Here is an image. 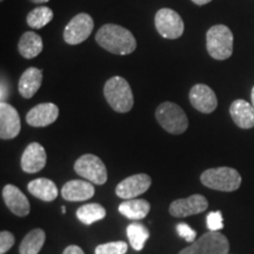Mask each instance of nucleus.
Masks as SVG:
<instances>
[{
    "label": "nucleus",
    "instance_id": "37",
    "mask_svg": "<svg viewBox=\"0 0 254 254\" xmlns=\"http://www.w3.org/2000/svg\"><path fill=\"white\" fill-rule=\"evenodd\" d=\"M1 1H2V0H1Z\"/></svg>",
    "mask_w": 254,
    "mask_h": 254
},
{
    "label": "nucleus",
    "instance_id": "28",
    "mask_svg": "<svg viewBox=\"0 0 254 254\" xmlns=\"http://www.w3.org/2000/svg\"><path fill=\"white\" fill-rule=\"evenodd\" d=\"M206 224H207V228L211 232H219L224 228V219H222V214L220 211H215L208 213L207 218H206Z\"/></svg>",
    "mask_w": 254,
    "mask_h": 254
},
{
    "label": "nucleus",
    "instance_id": "13",
    "mask_svg": "<svg viewBox=\"0 0 254 254\" xmlns=\"http://www.w3.org/2000/svg\"><path fill=\"white\" fill-rule=\"evenodd\" d=\"M190 105L199 112L208 114L215 111L218 99L214 91L205 84H196L190 91Z\"/></svg>",
    "mask_w": 254,
    "mask_h": 254
},
{
    "label": "nucleus",
    "instance_id": "22",
    "mask_svg": "<svg viewBox=\"0 0 254 254\" xmlns=\"http://www.w3.org/2000/svg\"><path fill=\"white\" fill-rule=\"evenodd\" d=\"M150 202L144 199L125 200L119 205L120 214L128 219H132V220L144 219L150 212Z\"/></svg>",
    "mask_w": 254,
    "mask_h": 254
},
{
    "label": "nucleus",
    "instance_id": "14",
    "mask_svg": "<svg viewBox=\"0 0 254 254\" xmlns=\"http://www.w3.org/2000/svg\"><path fill=\"white\" fill-rule=\"evenodd\" d=\"M59 107L53 103H44L34 106L26 116V122L33 127H46L58 119Z\"/></svg>",
    "mask_w": 254,
    "mask_h": 254
},
{
    "label": "nucleus",
    "instance_id": "19",
    "mask_svg": "<svg viewBox=\"0 0 254 254\" xmlns=\"http://www.w3.org/2000/svg\"><path fill=\"white\" fill-rule=\"evenodd\" d=\"M43 84V71L37 67H28L18 82V91L25 99H30L37 93Z\"/></svg>",
    "mask_w": 254,
    "mask_h": 254
},
{
    "label": "nucleus",
    "instance_id": "15",
    "mask_svg": "<svg viewBox=\"0 0 254 254\" xmlns=\"http://www.w3.org/2000/svg\"><path fill=\"white\" fill-rule=\"evenodd\" d=\"M45 148L39 142H31L21 155V168L26 173H37L46 165Z\"/></svg>",
    "mask_w": 254,
    "mask_h": 254
},
{
    "label": "nucleus",
    "instance_id": "3",
    "mask_svg": "<svg viewBox=\"0 0 254 254\" xmlns=\"http://www.w3.org/2000/svg\"><path fill=\"white\" fill-rule=\"evenodd\" d=\"M202 185L221 192H233L241 185V176L232 167L208 168L200 177Z\"/></svg>",
    "mask_w": 254,
    "mask_h": 254
},
{
    "label": "nucleus",
    "instance_id": "34",
    "mask_svg": "<svg viewBox=\"0 0 254 254\" xmlns=\"http://www.w3.org/2000/svg\"><path fill=\"white\" fill-rule=\"evenodd\" d=\"M31 1L34 2V4H44V2L50 1V0H31Z\"/></svg>",
    "mask_w": 254,
    "mask_h": 254
},
{
    "label": "nucleus",
    "instance_id": "18",
    "mask_svg": "<svg viewBox=\"0 0 254 254\" xmlns=\"http://www.w3.org/2000/svg\"><path fill=\"white\" fill-rule=\"evenodd\" d=\"M230 113L233 122L243 129L254 127V107L246 100L237 99L231 104Z\"/></svg>",
    "mask_w": 254,
    "mask_h": 254
},
{
    "label": "nucleus",
    "instance_id": "20",
    "mask_svg": "<svg viewBox=\"0 0 254 254\" xmlns=\"http://www.w3.org/2000/svg\"><path fill=\"white\" fill-rule=\"evenodd\" d=\"M28 192L43 201H53L58 196V187L52 180L46 178H38L27 185Z\"/></svg>",
    "mask_w": 254,
    "mask_h": 254
},
{
    "label": "nucleus",
    "instance_id": "31",
    "mask_svg": "<svg viewBox=\"0 0 254 254\" xmlns=\"http://www.w3.org/2000/svg\"><path fill=\"white\" fill-rule=\"evenodd\" d=\"M63 254H85V253H84V251H82L79 246L71 245V246L66 247V249L64 250Z\"/></svg>",
    "mask_w": 254,
    "mask_h": 254
},
{
    "label": "nucleus",
    "instance_id": "2",
    "mask_svg": "<svg viewBox=\"0 0 254 254\" xmlns=\"http://www.w3.org/2000/svg\"><path fill=\"white\" fill-rule=\"evenodd\" d=\"M105 99L112 109L118 113H127L132 110L134 104L131 86L125 78L112 77L104 86Z\"/></svg>",
    "mask_w": 254,
    "mask_h": 254
},
{
    "label": "nucleus",
    "instance_id": "21",
    "mask_svg": "<svg viewBox=\"0 0 254 254\" xmlns=\"http://www.w3.org/2000/svg\"><path fill=\"white\" fill-rule=\"evenodd\" d=\"M44 43L39 34L27 31L21 36L18 44V51L25 59H33L43 52Z\"/></svg>",
    "mask_w": 254,
    "mask_h": 254
},
{
    "label": "nucleus",
    "instance_id": "36",
    "mask_svg": "<svg viewBox=\"0 0 254 254\" xmlns=\"http://www.w3.org/2000/svg\"><path fill=\"white\" fill-rule=\"evenodd\" d=\"M62 212H63L64 214L66 213V207H65V206H62Z\"/></svg>",
    "mask_w": 254,
    "mask_h": 254
},
{
    "label": "nucleus",
    "instance_id": "35",
    "mask_svg": "<svg viewBox=\"0 0 254 254\" xmlns=\"http://www.w3.org/2000/svg\"><path fill=\"white\" fill-rule=\"evenodd\" d=\"M251 99H252V105H253V107H254V86L252 88V93H251Z\"/></svg>",
    "mask_w": 254,
    "mask_h": 254
},
{
    "label": "nucleus",
    "instance_id": "27",
    "mask_svg": "<svg viewBox=\"0 0 254 254\" xmlns=\"http://www.w3.org/2000/svg\"><path fill=\"white\" fill-rule=\"evenodd\" d=\"M127 252V244L125 241H112L101 244L95 249V254H125Z\"/></svg>",
    "mask_w": 254,
    "mask_h": 254
},
{
    "label": "nucleus",
    "instance_id": "16",
    "mask_svg": "<svg viewBox=\"0 0 254 254\" xmlns=\"http://www.w3.org/2000/svg\"><path fill=\"white\" fill-rule=\"evenodd\" d=\"M2 198L12 213L18 217H26L31 211V205L26 195L14 185H6L2 189Z\"/></svg>",
    "mask_w": 254,
    "mask_h": 254
},
{
    "label": "nucleus",
    "instance_id": "9",
    "mask_svg": "<svg viewBox=\"0 0 254 254\" xmlns=\"http://www.w3.org/2000/svg\"><path fill=\"white\" fill-rule=\"evenodd\" d=\"M93 19L87 13H79L71 19L64 30V40L68 45H78L91 36L93 31Z\"/></svg>",
    "mask_w": 254,
    "mask_h": 254
},
{
    "label": "nucleus",
    "instance_id": "33",
    "mask_svg": "<svg viewBox=\"0 0 254 254\" xmlns=\"http://www.w3.org/2000/svg\"><path fill=\"white\" fill-rule=\"evenodd\" d=\"M192 1L194 2L195 5L202 6V5H206V4H208V2H211L212 0H192Z\"/></svg>",
    "mask_w": 254,
    "mask_h": 254
},
{
    "label": "nucleus",
    "instance_id": "32",
    "mask_svg": "<svg viewBox=\"0 0 254 254\" xmlns=\"http://www.w3.org/2000/svg\"><path fill=\"white\" fill-rule=\"evenodd\" d=\"M7 88L5 87L4 84H1V103H4V99H6L7 98Z\"/></svg>",
    "mask_w": 254,
    "mask_h": 254
},
{
    "label": "nucleus",
    "instance_id": "12",
    "mask_svg": "<svg viewBox=\"0 0 254 254\" xmlns=\"http://www.w3.org/2000/svg\"><path fill=\"white\" fill-rule=\"evenodd\" d=\"M21 122L18 111L12 105L0 103V138L2 140L13 139L20 133Z\"/></svg>",
    "mask_w": 254,
    "mask_h": 254
},
{
    "label": "nucleus",
    "instance_id": "24",
    "mask_svg": "<svg viewBox=\"0 0 254 254\" xmlns=\"http://www.w3.org/2000/svg\"><path fill=\"white\" fill-rule=\"evenodd\" d=\"M105 217H106V209L101 205L95 204V202L81 206L77 211V218L79 221L84 225H87V226L99 220H103Z\"/></svg>",
    "mask_w": 254,
    "mask_h": 254
},
{
    "label": "nucleus",
    "instance_id": "23",
    "mask_svg": "<svg viewBox=\"0 0 254 254\" xmlns=\"http://www.w3.org/2000/svg\"><path fill=\"white\" fill-rule=\"evenodd\" d=\"M45 232L41 228H34L25 236L20 245V254H38L45 244Z\"/></svg>",
    "mask_w": 254,
    "mask_h": 254
},
{
    "label": "nucleus",
    "instance_id": "11",
    "mask_svg": "<svg viewBox=\"0 0 254 254\" xmlns=\"http://www.w3.org/2000/svg\"><path fill=\"white\" fill-rule=\"evenodd\" d=\"M208 207V201L204 195L193 194L185 199L174 200L170 205V213L176 218H186L190 215L205 212Z\"/></svg>",
    "mask_w": 254,
    "mask_h": 254
},
{
    "label": "nucleus",
    "instance_id": "7",
    "mask_svg": "<svg viewBox=\"0 0 254 254\" xmlns=\"http://www.w3.org/2000/svg\"><path fill=\"white\" fill-rule=\"evenodd\" d=\"M74 171L78 176L95 185L107 182V170L103 160L94 154H84L75 161Z\"/></svg>",
    "mask_w": 254,
    "mask_h": 254
},
{
    "label": "nucleus",
    "instance_id": "4",
    "mask_svg": "<svg viewBox=\"0 0 254 254\" xmlns=\"http://www.w3.org/2000/svg\"><path fill=\"white\" fill-rule=\"evenodd\" d=\"M206 47L213 59H228L233 53V33L225 25H214L206 33Z\"/></svg>",
    "mask_w": 254,
    "mask_h": 254
},
{
    "label": "nucleus",
    "instance_id": "5",
    "mask_svg": "<svg viewBox=\"0 0 254 254\" xmlns=\"http://www.w3.org/2000/svg\"><path fill=\"white\" fill-rule=\"evenodd\" d=\"M155 118L165 131L171 134H182L189 127V119L186 113L179 105L165 101L158 106Z\"/></svg>",
    "mask_w": 254,
    "mask_h": 254
},
{
    "label": "nucleus",
    "instance_id": "10",
    "mask_svg": "<svg viewBox=\"0 0 254 254\" xmlns=\"http://www.w3.org/2000/svg\"><path fill=\"white\" fill-rule=\"evenodd\" d=\"M151 184L152 179L148 174H134V176L126 178L123 182H120L116 189V193L119 198L129 200L147 192V190L151 187Z\"/></svg>",
    "mask_w": 254,
    "mask_h": 254
},
{
    "label": "nucleus",
    "instance_id": "26",
    "mask_svg": "<svg viewBox=\"0 0 254 254\" xmlns=\"http://www.w3.org/2000/svg\"><path fill=\"white\" fill-rule=\"evenodd\" d=\"M53 19L52 9L47 6H39V7L33 8L26 17V23L32 28H43L47 24L51 23Z\"/></svg>",
    "mask_w": 254,
    "mask_h": 254
},
{
    "label": "nucleus",
    "instance_id": "1",
    "mask_svg": "<svg viewBox=\"0 0 254 254\" xmlns=\"http://www.w3.org/2000/svg\"><path fill=\"white\" fill-rule=\"evenodd\" d=\"M99 46L117 56H127L136 49V40L131 31L116 24H106L95 34Z\"/></svg>",
    "mask_w": 254,
    "mask_h": 254
},
{
    "label": "nucleus",
    "instance_id": "25",
    "mask_svg": "<svg viewBox=\"0 0 254 254\" xmlns=\"http://www.w3.org/2000/svg\"><path fill=\"white\" fill-rule=\"evenodd\" d=\"M126 233L129 245L135 251H141L144 249L146 241L150 238V231L147 230L145 225L139 224V222H133V224L128 225Z\"/></svg>",
    "mask_w": 254,
    "mask_h": 254
},
{
    "label": "nucleus",
    "instance_id": "8",
    "mask_svg": "<svg viewBox=\"0 0 254 254\" xmlns=\"http://www.w3.org/2000/svg\"><path fill=\"white\" fill-rule=\"evenodd\" d=\"M155 28L165 39H178L185 31V24L178 12L172 8H160L154 18Z\"/></svg>",
    "mask_w": 254,
    "mask_h": 254
},
{
    "label": "nucleus",
    "instance_id": "6",
    "mask_svg": "<svg viewBox=\"0 0 254 254\" xmlns=\"http://www.w3.org/2000/svg\"><path fill=\"white\" fill-rule=\"evenodd\" d=\"M230 241L220 232H207L179 254H228Z\"/></svg>",
    "mask_w": 254,
    "mask_h": 254
},
{
    "label": "nucleus",
    "instance_id": "29",
    "mask_svg": "<svg viewBox=\"0 0 254 254\" xmlns=\"http://www.w3.org/2000/svg\"><path fill=\"white\" fill-rule=\"evenodd\" d=\"M176 230L178 236L182 237L183 239H185L187 243H194L195 241L196 232L187 224H183V222L182 224H178Z\"/></svg>",
    "mask_w": 254,
    "mask_h": 254
},
{
    "label": "nucleus",
    "instance_id": "17",
    "mask_svg": "<svg viewBox=\"0 0 254 254\" xmlns=\"http://www.w3.org/2000/svg\"><path fill=\"white\" fill-rule=\"evenodd\" d=\"M62 195L67 201H85L94 195V186L85 180H71L63 186Z\"/></svg>",
    "mask_w": 254,
    "mask_h": 254
},
{
    "label": "nucleus",
    "instance_id": "30",
    "mask_svg": "<svg viewBox=\"0 0 254 254\" xmlns=\"http://www.w3.org/2000/svg\"><path fill=\"white\" fill-rule=\"evenodd\" d=\"M14 236L8 231H2L0 233V254H5L14 245Z\"/></svg>",
    "mask_w": 254,
    "mask_h": 254
}]
</instances>
